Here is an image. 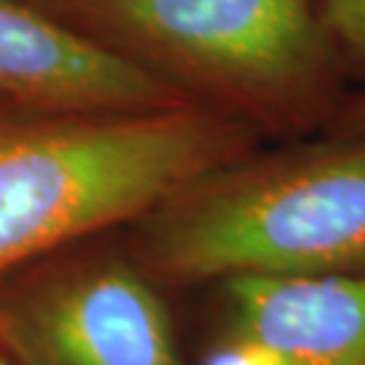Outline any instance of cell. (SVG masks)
<instances>
[{
	"instance_id": "cell-1",
	"label": "cell",
	"mask_w": 365,
	"mask_h": 365,
	"mask_svg": "<svg viewBox=\"0 0 365 365\" xmlns=\"http://www.w3.org/2000/svg\"><path fill=\"white\" fill-rule=\"evenodd\" d=\"M257 133L207 105L74 112L0 100V280L98 232L135 225L252 155Z\"/></svg>"
},
{
	"instance_id": "cell-2",
	"label": "cell",
	"mask_w": 365,
	"mask_h": 365,
	"mask_svg": "<svg viewBox=\"0 0 365 365\" xmlns=\"http://www.w3.org/2000/svg\"><path fill=\"white\" fill-rule=\"evenodd\" d=\"M133 230L145 271L180 284L365 271V138L247 155Z\"/></svg>"
},
{
	"instance_id": "cell-3",
	"label": "cell",
	"mask_w": 365,
	"mask_h": 365,
	"mask_svg": "<svg viewBox=\"0 0 365 365\" xmlns=\"http://www.w3.org/2000/svg\"><path fill=\"white\" fill-rule=\"evenodd\" d=\"M48 12L254 130L325 112L330 34L316 0H50Z\"/></svg>"
},
{
	"instance_id": "cell-4",
	"label": "cell",
	"mask_w": 365,
	"mask_h": 365,
	"mask_svg": "<svg viewBox=\"0 0 365 365\" xmlns=\"http://www.w3.org/2000/svg\"><path fill=\"white\" fill-rule=\"evenodd\" d=\"M0 351L14 365H182L148 271L112 254L38 261L0 280Z\"/></svg>"
},
{
	"instance_id": "cell-5",
	"label": "cell",
	"mask_w": 365,
	"mask_h": 365,
	"mask_svg": "<svg viewBox=\"0 0 365 365\" xmlns=\"http://www.w3.org/2000/svg\"><path fill=\"white\" fill-rule=\"evenodd\" d=\"M0 100L74 112L197 105L29 0H0Z\"/></svg>"
},
{
	"instance_id": "cell-6",
	"label": "cell",
	"mask_w": 365,
	"mask_h": 365,
	"mask_svg": "<svg viewBox=\"0 0 365 365\" xmlns=\"http://www.w3.org/2000/svg\"><path fill=\"white\" fill-rule=\"evenodd\" d=\"M221 284L228 330L292 365H365V271L240 275Z\"/></svg>"
},
{
	"instance_id": "cell-7",
	"label": "cell",
	"mask_w": 365,
	"mask_h": 365,
	"mask_svg": "<svg viewBox=\"0 0 365 365\" xmlns=\"http://www.w3.org/2000/svg\"><path fill=\"white\" fill-rule=\"evenodd\" d=\"M323 21L330 41L354 60L365 62V0H325Z\"/></svg>"
},
{
	"instance_id": "cell-8",
	"label": "cell",
	"mask_w": 365,
	"mask_h": 365,
	"mask_svg": "<svg viewBox=\"0 0 365 365\" xmlns=\"http://www.w3.org/2000/svg\"><path fill=\"white\" fill-rule=\"evenodd\" d=\"M200 365H292L261 341L228 330L204 354Z\"/></svg>"
},
{
	"instance_id": "cell-9",
	"label": "cell",
	"mask_w": 365,
	"mask_h": 365,
	"mask_svg": "<svg viewBox=\"0 0 365 365\" xmlns=\"http://www.w3.org/2000/svg\"><path fill=\"white\" fill-rule=\"evenodd\" d=\"M334 130H337V135L365 138V95L356 102H351V105L339 114Z\"/></svg>"
},
{
	"instance_id": "cell-10",
	"label": "cell",
	"mask_w": 365,
	"mask_h": 365,
	"mask_svg": "<svg viewBox=\"0 0 365 365\" xmlns=\"http://www.w3.org/2000/svg\"><path fill=\"white\" fill-rule=\"evenodd\" d=\"M29 3H34V5H38V7H43V10H46V5L50 3V0H29Z\"/></svg>"
},
{
	"instance_id": "cell-11",
	"label": "cell",
	"mask_w": 365,
	"mask_h": 365,
	"mask_svg": "<svg viewBox=\"0 0 365 365\" xmlns=\"http://www.w3.org/2000/svg\"><path fill=\"white\" fill-rule=\"evenodd\" d=\"M0 365H14V363H12L10 359H7V356H5L3 351H0Z\"/></svg>"
}]
</instances>
